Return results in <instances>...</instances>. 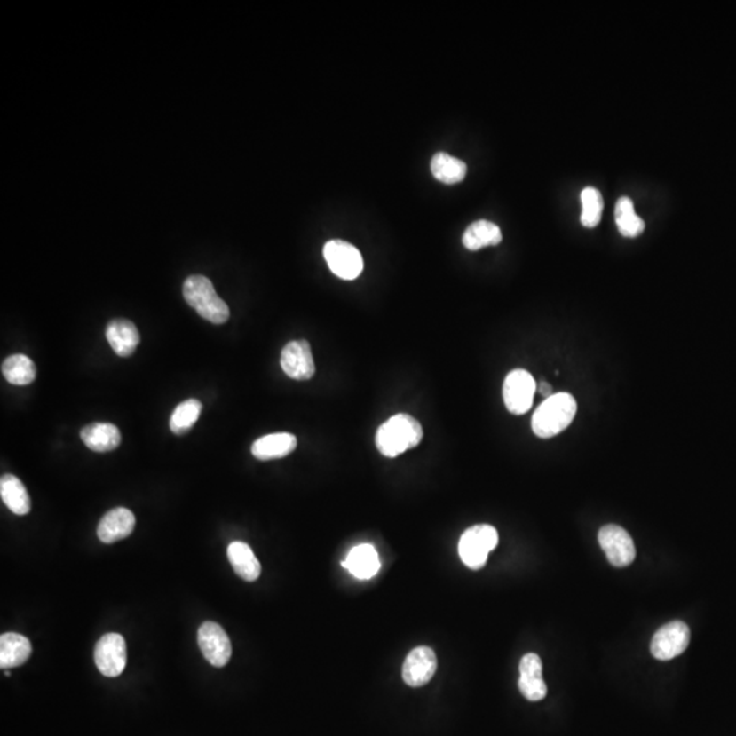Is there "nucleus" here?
I'll return each instance as SVG.
<instances>
[{
	"instance_id": "6e6552de",
	"label": "nucleus",
	"mask_w": 736,
	"mask_h": 736,
	"mask_svg": "<svg viewBox=\"0 0 736 736\" xmlns=\"http://www.w3.org/2000/svg\"><path fill=\"white\" fill-rule=\"evenodd\" d=\"M690 643V629L682 621H674L659 629L652 638L651 652L657 661H671L686 651Z\"/></svg>"
},
{
	"instance_id": "423d86ee",
	"label": "nucleus",
	"mask_w": 736,
	"mask_h": 736,
	"mask_svg": "<svg viewBox=\"0 0 736 736\" xmlns=\"http://www.w3.org/2000/svg\"><path fill=\"white\" fill-rule=\"evenodd\" d=\"M536 381L526 370L517 368L506 376L503 382V401L510 414L524 415L532 408Z\"/></svg>"
},
{
	"instance_id": "b1692460",
	"label": "nucleus",
	"mask_w": 736,
	"mask_h": 736,
	"mask_svg": "<svg viewBox=\"0 0 736 736\" xmlns=\"http://www.w3.org/2000/svg\"><path fill=\"white\" fill-rule=\"evenodd\" d=\"M2 374L7 382L17 386L32 384L36 379V364L25 355H12L2 364Z\"/></svg>"
},
{
	"instance_id": "39448f33",
	"label": "nucleus",
	"mask_w": 736,
	"mask_h": 736,
	"mask_svg": "<svg viewBox=\"0 0 736 736\" xmlns=\"http://www.w3.org/2000/svg\"><path fill=\"white\" fill-rule=\"evenodd\" d=\"M323 257L332 273L343 280L358 279L363 272L364 262L360 251L344 241H330L323 247Z\"/></svg>"
},
{
	"instance_id": "5701e85b",
	"label": "nucleus",
	"mask_w": 736,
	"mask_h": 736,
	"mask_svg": "<svg viewBox=\"0 0 736 736\" xmlns=\"http://www.w3.org/2000/svg\"><path fill=\"white\" fill-rule=\"evenodd\" d=\"M431 172L440 183L455 185L467 177V164L447 153L439 152L431 159Z\"/></svg>"
},
{
	"instance_id": "f257e3e1",
	"label": "nucleus",
	"mask_w": 736,
	"mask_h": 736,
	"mask_svg": "<svg viewBox=\"0 0 736 736\" xmlns=\"http://www.w3.org/2000/svg\"><path fill=\"white\" fill-rule=\"evenodd\" d=\"M423 440V427L414 416L407 414L394 415L386 420L376 431V449L384 457H399L407 450L419 447Z\"/></svg>"
},
{
	"instance_id": "1a4fd4ad",
	"label": "nucleus",
	"mask_w": 736,
	"mask_h": 736,
	"mask_svg": "<svg viewBox=\"0 0 736 736\" xmlns=\"http://www.w3.org/2000/svg\"><path fill=\"white\" fill-rule=\"evenodd\" d=\"M94 661L104 677H119L127 664V646L123 636L108 633L101 637L94 649Z\"/></svg>"
},
{
	"instance_id": "ddd939ff",
	"label": "nucleus",
	"mask_w": 736,
	"mask_h": 736,
	"mask_svg": "<svg viewBox=\"0 0 736 736\" xmlns=\"http://www.w3.org/2000/svg\"><path fill=\"white\" fill-rule=\"evenodd\" d=\"M519 692L528 701H542L547 695L543 663L536 653H526L519 663Z\"/></svg>"
},
{
	"instance_id": "393cba45",
	"label": "nucleus",
	"mask_w": 736,
	"mask_h": 736,
	"mask_svg": "<svg viewBox=\"0 0 736 736\" xmlns=\"http://www.w3.org/2000/svg\"><path fill=\"white\" fill-rule=\"evenodd\" d=\"M615 221L619 232L625 238H637L645 229L643 218H638L633 201L628 197L619 198L615 208Z\"/></svg>"
},
{
	"instance_id": "9b49d317",
	"label": "nucleus",
	"mask_w": 736,
	"mask_h": 736,
	"mask_svg": "<svg viewBox=\"0 0 736 736\" xmlns=\"http://www.w3.org/2000/svg\"><path fill=\"white\" fill-rule=\"evenodd\" d=\"M198 645L211 666L224 667L231 659V641L218 623H202L198 631Z\"/></svg>"
},
{
	"instance_id": "2eb2a0df",
	"label": "nucleus",
	"mask_w": 736,
	"mask_h": 736,
	"mask_svg": "<svg viewBox=\"0 0 736 736\" xmlns=\"http://www.w3.org/2000/svg\"><path fill=\"white\" fill-rule=\"evenodd\" d=\"M106 337L114 352L121 358L131 356L139 344L138 328L129 320L111 321L107 326Z\"/></svg>"
},
{
	"instance_id": "4468645a",
	"label": "nucleus",
	"mask_w": 736,
	"mask_h": 736,
	"mask_svg": "<svg viewBox=\"0 0 736 736\" xmlns=\"http://www.w3.org/2000/svg\"><path fill=\"white\" fill-rule=\"evenodd\" d=\"M135 528V517L126 508L109 510L97 526V536L106 544L126 539Z\"/></svg>"
},
{
	"instance_id": "aec40b11",
	"label": "nucleus",
	"mask_w": 736,
	"mask_h": 736,
	"mask_svg": "<svg viewBox=\"0 0 736 736\" xmlns=\"http://www.w3.org/2000/svg\"><path fill=\"white\" fill-rule=\"evenodd\" d=\"M226 554H228L232 569L235 570L239 577L249 582L258 580L261 575V564L249 544L243 542H233L229 544Z\"/></svg>"
},
{
	"instance_id": "7ed1b4c3",
	"label": "nucleus",
	"mask_w": 736,
	"mask_h": 736,
	"mask_svg": "<svg viewBox=\"0 0 736 736\" xmlns=\"http://www.w3.org/2000/svg\"><path fill=\"white\" fill-rule=\"evenodd\" d=\"M186 302L209 322L223 325L229 320V307L216 292L210 280L191 276L183 284Z\"/></svg>"
},
{
	"instance_id": "6ab92c4d",
	"label": "nucleus",
	"mask_w": 736,
	"mask_h": 736,
	"mask_svg": "<svg viewBox=\"0 0 736 736\" xmlns=\"http://www.w3.org/2000/svg\"><path fill=\"white\" fill-rule=\"evenodd\" d=\"M32 654V644L27 637L18 633H4L0 637V667L14 669L27 663Z\"/></svg>"
},
{
	"instance_id": "4be33fe9",
	"label": "nucleus",
	"mask_w": 736,
	"mask_h": 736,
	"mask_svg": "<svg viewBox=\"0 0 736 736\" xmlns=\"http://www.w3.org/2000/svg\"><path fill=\"white\" fill-rule=\"evenodd\" d=\"M502 241V232L496 224L479 220L471 224L463 235V244L470 251H478L484 247L496 246Z\"/></svg>"
},
{
	"instance_id": "412c9836",
	"label": "nucleus",
	"mask_w": 736,
	"mask_h": 736,
	"mask_svg": "<svg viewBox=\"0 0 736 736\" xmlns=\"http://www.w3.org/2000/svg\"><path fill=\"white\" fill-rule=\"evenodd\" d=\"M0 496L4 505L17 514V516H25L30 511V498L22 483L17 476L4 475L0 479Z\"/></svg>"
},
{
	"instance_id": "9d476101",
	"label": "nucleus",
	"mask_w": 736,
	"mask_h": 736,
	"mask_svg": "<svg viewBox=\"0 0 736 736\" xmlns=\"http://www.w3.org/2000/svg\"><path fill=\"white\" fill-rule=\"evenodd\" d=\"M282 371L295 381H308L315 374L312 346L305 340L290 341L281 352Z\"/></svg>"
},
{
	"instance_id": "bb28decb",
	"label": "nucleus",
	"mask_w": 736,
	"mask_h": 736,
	"mask_svg": "<svg viewBox=\"0 0 736 736\" xmlns=\"http://www.w3.org/2000/svg\"><path fill=\"white\" fill-rule=\"evenodd\" d=\"M581 203H582V213H581V224L585 228H595L602 220L603 201L600 191L593 187H587L581 193Z\"/></svg>"
},
{
	"instance_id": "cd10ccee",
	"label": "nucleus",
	"mask_w": 736,
	"mask_h": 736,
	"mask_svg": "<svg viewBox=\"0 0 736 736\" xmlns=\"http://www.w3.org/2000/svg\"><path fill=\"white\" fill-rule=\"evenodd\" d=\"M537 391H539V393L542 394V396L546 397V399H549V397H551L552 394H554L552 393L551 384H547V382H542V384H539Z\"/></svg>"
},
{
	"instance_id": "20e7f679",
	"label": "nucleus",
	"mask_w": 736,
	"mask_h": 736,
	"mask_svg": "<svg viewBox=\"0 0 736 736\" xmlns=\"http://www.w3.org/2000/svg\"><path fill=\"white\" fill-rule=\"evenodd\" d=\"M498 532L487 524L471 526L463 532L458 544L461 560L465 566L479 570L486 565L488 554L498 546Z\"/></svg>"
},
{
	"instance_id": "a878e982",
	"label": "nucleus",
	"mask_w": 736,
	"mask_h": 736,
	"mask_svg": "<svg viewBox=\"0 0 736 736\" xmlns=\"http://www.w3.org/2000/svg\"><path fill=\"white\" fill-rule=\"evenodd\" d=\"M201 412H202V404L198 400H186L182 404L178 405L170 416V431L177 435L186 434L200 419Z\"/></svg>"
},
{
	"instance_id": "dca6fc26",
	"label": "nucleus",
	"mask_w": 736,
	"mask_h": 736,
	"mask_svg": "<svg viewBox=\"0 0 736 736\" xmlns=\"http://www.w3.org/2000/svg\"><path fill=\"white\" fill-rule=\"evenodd\" d=\"M297 447V439L289 432L265 435L253 443L251 453L257 460L269 461L287 457Z\"/></svg>"
},
{
	"instance_id": "f3484780",
	"label": "nucleus",
	"mask_w": 736,
	"mask_h": 736,
	"mask_svg": "<svg viewBox=\"0 0 736 736\" xmlns=\"http://www.w3.org/2000/svg\"><path fill=\"white\" fill-rule=\"evenodd\" d=\"M343 566L359 580H370L381 569V560L374 546L364 543L351 550Z\"/></svg>"
},
{
	"instance_id": "0eeeda50",
	"label": "nucleus",
	"mask_w": 736,
	"mask_h": 736,
	"mask_svg": "<svg viewBox=\"0 0 736 736\" xmlns=\"http://www.w3.org/2000/svg\"><path fill=\"white\" fill-rule=\"evenodd\" d=\"M598 539L611 565L615 567H626L633 564L636 559V547L630 534L622 526L608 524L598 531Z\"/></svg>"
},
{
	"instance_id": "a211bd4d",
	"label": "nucleus",
	"mask_w": 736,
	"mask_h": 736,
	"mask_svg": "<svg viewBox=\"0 0 736 736\" xmlns=\"http://www.w3.org/2000/svg\"><path fill=\"white\" fill-rule=\"evenodd\" d=\"M81 439L96 453L112 452L121 445L122 435L111 423H93L81 431Z\"/></svg>"
},
{
	"instance_id": "f8f14e48",
	"label": "nucleus",
	"mask_w": 736,
	"mask_h": 736,
	"mask_svg": "<svg viewBox=\"0 0 736 736\" xmlns=\"http://www.w3.org/2000/svg\"><path fill=\"white\" fill-rule=\"evenodd\" d=\"M438 661L435 652L429 646H419L409 652L402 666V679L411 687H422L429 684L437 672Z\"/></svg>"
},
{
	"instance_id": "f03ea898",
	"label": "nucleus",
	"mask_w": 736,
	"mask_h": 736,
	"mask_svg": "<svg viewBox=\"0 0 736 736\" xmlns=\"http://www.w3.org/2000/svg\"><path fill=\"white\" fill-rule=\"evenodd\" d=\"M577 414V401L569 393L552 394L544 400L532 417V430L543 439L555 437L572 424Z\"/></svg>"
}]
</instances>
